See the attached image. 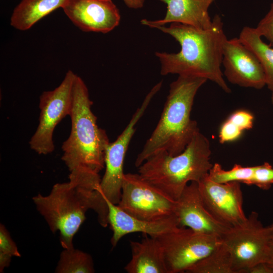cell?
I'll return each instance as SVG.
<instances>
[{
	"instance_id": "f1b7e54d",
	"label": "cell",
	"mask_w": 273,
	"mask_h": 273,
	"mask_svg": "<svg viewBox=\"0 0 273 273\" xmlns=\"http://www.w3.org/2000/svg\"><path fill=\"white\" fill-rule=\"evenodd\" d=\"M125 4L129 8L138 9L142 8L145 0H123Z\"/></svg>"
},
{
	"instance_id": "7c38bea8",
	"label": "cell",
	"mask_w": 273,
	"mask_h": 273,
	"mask_svg": "<svg viewBox=\"0 0 273 273\" xmlns=\"http://www.w3.org/2000/svg\"><path fill=\"white\" fill-rule=\"evenodd\" d=\"M222 65L224 75L232 84L256 89L266 85L265 75L259 61L239 38L225 40Z\"/></svg>"
},
{
	"instance_id": "30bf717a",
	"label": "cell",
	"mask_w": 273,
	"mask_h": 273,
	"mask_svg": "<svg viewBox=\"0 0 273 273\" xmlns=\"http://www.w3.org/2000/svg\"><path fill=\"white\" fill-rule=\"evenodd\" d=\"M162 82L154 85L133 114L130 121L117 139L109 143L105 154V171L98 190L104 199L117 205L121 195L124 161L130 142L135 131V126L144 114L154 96L160 89Z\"/></svg>"
},
{
	"instance_id": "ba28073f",
	"label": "cell",
	"mask_w": 273,
	"mask_h": 273,
	"mask_svg": "<svg viewBox=\"0 0 273 273\" xmlns=\"http://www.w3.org/2000/svg\"><path fill=\"white\" fill-rule=\"evenodd\" d=\"M76 76L72 70H68L58 86L44 91L40 96L39 123L29 143L30 148L38 154L47 155L55 149L53 132L60 122L70 114Z\"/></svg>"
},
{
	"instance_id": "484cf974",
	"label": "cell",
	"mask_w": 273,
	"mask_h": 273,
	"mask_svg": "<svg viewBox=\"0 0 273 273\" xmlns=\"http://www.w3.org/2000/svg\"><path fill=\"white\" fill-rule=\"evenodd\" d=\"M243 131L237 125L228 119L220 126L219 131V142L224 144L235 141L241 136Z\"/></svg>"
},
{
	"instance_id": "f546056e",
	"label": "cell",
	"mask_w": 273,
	"mask_h": 273,
	"mask_svg": "<svg viewBox=\"0 0 273 273\" xmlns=\"http://www.w3.org/2000/svg\"><path fill=\"white\" fill-rule=\"evenodd\" d=\"M273 269V238L270 243L268 253L266 262Z\"/></svg>"
},
{
	"instance_id": "2e32d148",
	"label": "cell",
	"mask_w": 273,
	"mask_h": 273,
	"mask_svg": "<svg viewBox=\"0 0 273 273\" xmlns=\"http://www.w3.org/2000/svg\"><path fill=\"white\" fill-rule=\"evenodd\" d=\"M167 5L165 17L157 20L141 21L142 24L156 28L168 23H179L200 29H206L212 25L208 9L215 0H159Z\"/></svg>"
},
{
	"instance_id": "d6986e66",
	"label": "cell",
	"mask_w": 273,
	"mask_h": 273,
	"mask_svg": "<svg viewBox=\"0 0 273 273\" xmlns=\"http://www.w3.org/2000/svg\"><path fill=\"white\" fill-rule=\"evenodd\" d=\"M257 57L265 73L266 85L273 92V48L264 42L255 28L244 27L238 37Z\"/></svg>"
},
{
	"instance_id": "5bb4252c",
	"label": "cell",
	"mask_w": 273,
	"mask_h": 273,
	"mask_svg": "<svg viewBox=\"0 0 273 273\" xmlns=\"http://www.w3.org/2000/svg\"><path fill=\"white\" fill-rule=\"evenodd\" d=\"M175 216L180 227L199 234L220 238L229 228L217 220L207 210L196 181L189 184L176 201Z\"/></svg>"
},
{
	"instance_id": "4316f807",
	"label": "cell",
	"mask_w": 273,
	"mask_h": 273,
	"mask_svg": "<svg viewBox=\"0 0 273 273\" xmlns=\"http://www.w3.org/2000/svg\"><path fill=\"white\" fill-rule=\"evenodd\" d=\"M228 119L243 131L250 129L253 126L254 116L246 110H237L233 113Z\"/></svg>"
},
{
	"instance_id": "603a6c76",
	"label": "cell",
	"mask_w": 273,
	"mask_h": 273,
	"mask_svg": "<svg viewBox=\"0 0 273 273\" xmlns=\"http://www.w3.org/2000/svg\"><path fill=\"white\" fill-rule=\"evenodd\" d=\"M12 256L20 257L17 246L11 235L2 223L0 224V272L10 265Z\"/></svg>"
},
{
	"instance_id": "6da1fadb",
	"label": "cell",
	"mask_w": 273,
	"mask_h": 273,
	"mask_svg": "<svg viewBox=\"0 0 273 273\" xmlns=\"http://www.w3.org/2000/svg\"><path fill=\"white\" fill-rule=\"evenodd\" d=\"M69 179L55 184L47 196L38 194L32 198L51 232H59L64 249L74 248L73 237L86 219L88 209L96 212L100 222L108 215L107 205L98 192L101 181L99 173L75 169L70 171Z\"/></svg>"
},
{
	"instance_id": "ac0fdd59",
	"label": "cell",
	"mask_w": 273,
	"mask_h": 273,
	"mask_svg": "<svg viewBox=\"0 0 273 273\" xmlns=\"http://www.w3.org/2000/svg\"><path fill=\"white\" fill-rule=\"evenodd\" d=\"M67 0H21L15 8L10 18L14 28L25 31L31 28L44 17L59 8Z\"/></svg>"
},
{
	"instance_id": "8992f818",
	"label": "cell",
	"mask_w": 273,
	"mask_h": 273,
	"mask_svg": "<svg viewBox=\"0 0 273 273\" xmlns=\"http://www.w3.org/2000/svg\"><path fill=\"white\" fill-rule=\"evenodd\" d=\"M231 255L234 273H246L254 265L265 262L273 231L264 226L259 215L252 211L243 222L229 227L220 237Z\"/></svg>"
},
{
	"instance_id": "4dcf8cb0",
	"label": "cell",
	"mask_w": 273,
	"mask_h": 273,
	"mask_svg": "<svg viewBox=\"0 0 273 273\" xmlns=\"http://www.w3.org/2000/svg\"><path fill=\"white\" fill-rule=\"evenodd\" d=\"M271 101L272 104L273 105V92H272V94H271Z\"/></svg>"
},
{
	"instance_id": "ffe728a7",
	"label": "cell",
	"mask_w": 273,
	"mask_h": 273,
	"mask_svg": "<svg viewBox=\"0 0 273 273\" xmlns=\"http://www.w3.org/2000/svg\"><path fill=\"white\" fill-rule=\"evenodd\" d=\"M188 273H234L231 255L221 243L207 256L188 268Z\"/></svg>"
},
{
	"instance_id": "cb8c5ba5",
	"label": "cell",
	"mask_w": 273,
	"mask_h": 273,
	"mask_svg": "<svg viewBox=\"0 0 273 273\" xmlns=\"http://www.w3.org/2000/svg\"><path fill=\"white\" fill-rule=\"evenodd\" d=\"M273 185V167L268 162L255 166L250 185L263 190H269Z\"/></svg>"
},
{
	"instance_id": "1f68e13d",
	"label": "cell",
	"mask_w": 273,
	"mask_h": 273,
	"mask_svg": "<svg viewBox=\"0 0 273 273\" xmlns=\"http://www.w3.org/2000/svg\"><path fill=\"white\" fill-rule=\"evenodd\" d=\"M270 225V226L271 228V229H272V231H273V222H272L270 225Z\"/></svg>"
},
{
	"instance_id": "9a60e30c",
	"label": "cell",
	"mask_w": 273,
	"mask_h": 273,
	"mask_svg": "<svg viewBox=\"0 0 273 273\" xmlns=\"http://www.w3.org/2000/svg\"><path fill=\"white\" fill-rule=\"evenodd\" d=\"M108 207V223L113 232L111 244L116 246L124 236L133 233H142L152 237H157L172 231L179 226L176 216L158 221H147L127 213L117 205L105 199Z\"/></svg>"
},
{
	"instance_id": "277c9868",
	"label": "cell",
	"mask_w": 273,
	"mask_h": 273,
	"mask_svg": "<svg viewBox=\"0 0 273 273\" xmlns=\"http://www.w3.org/2000/svg\"><path fill=\"white\" fill-rule=\"evenodd\" d=\"M87 86L77 75L73 86L70 135L62 146V160L70 171L87 169L99 173L105 167V154L109 144L108 135L97 125L92 111Z\"/></svg>"
},
{
	"instance_id": "4fadbf2b",
	"label": "cell",
	"mask_w": 273,
	"mask_h": 273,
	"mask_svg": "<svg viewBox=\"0 0 273 273\" xmlns=\"http://www.w3.org/2000/svg\"><path fill=\"white\" fill-rule=\"evenodd\" d=\"M62 8L72 23L84 32L107 33L121 19L112 0H67Z\"/></svg>"
},
{
	"instance_id": "3957f363",
	"label": "cell",
	"mask_w": 273,
	"mask_h": 273,
	"mask_svg": "<svg viewBox=\"0 0 273 273\" xmlns=\"http://www.w3.org/2000/svg\"><path fill=\"white\" fill-rule=\"evenodd\" d=\"M207 79L178 75L170 84L169 93L159 122L138 155L135 165L139 167L155 153L164 151L170 155L181 153L199 129L191 118L195 96Z\"/></svg>"
},
{
	"instance_id": "52a82bcc",
	"label": "cell",
	"mask_w": 273,
	"mask_h": 273,
	"mask_svg": "<svg viewBox=\"0 0 273 273\" xmlns=\"http://www.w3.org/2000/svg\"><path fill=\"white\" fill-rule=\"evenodd\" d=\"M130 215L158 221L175 216L176 201L145 180L139 173H124L117 204Z\"/></svg>"
},
{
	"instance_id": "7402d4cb",
	"label": "cell",
	"mask_w": 273,
	"mask_h": 273,
	"mask_svg": "<svg viewBox=\"0 0 273 273\" xmlns=\"http://www.w3.org/2000/svg\"><path fill=\"white\" fill-rule=\"evenodd\" d=\"M255 166L244 167L235 164L230 170H224L220 164L215 163L210 169L208 176L212 181L218 183L237 181L250 185Z\"/></svg>"
},
{
	"instance_id": "83f0119b",
	"label": "cell",
	"mask_w": 273,
	"mask_h": 273,
	"mask_svg": "<svg viewBox=\"0 0 273 273\" xmlns=\"http://www.w3.org/2000/svg\"><path fill=\"white\" fill-rule=\"evenodd\" d=\"M246 273H273V269L266 262H260L249 268Z\"/></svg>"
},
{
	"instance_id": "9c48e42d",
	"label": "cell",
	"mask_w": 273,
	"mask_h": 273,
	"mask_svg": "<svg viewBox=\"0 0 273 273\" xmlns=\"http://www.w3.org/2000/svg\"><path fill=\"white\" fill-rule=\"evenodd\" d=\"M156 238L163 248L168 273L186 272L221 243L218 237L197 233L180 226Z\"/></svg>"
},
{
	"instance_id": "7a4b0ae2",
	"label": "cell",
	"mask_w": 273,
	"mask_h": 273,
	"mask_svg": "<svg viewBox=\"0 0 273 273\" xmlns=\"http://www.w3.org/2000/svg\"><path fill=\"white\" fill-rule=\"evenodd\" d=\"M156 28L171 35L180 46L177 53H155L162 75L176 74L202 77L215 83L224 92H231L221 69L223 45L228 38L219 15L214 17L212 25L206 29L179 23Z\"/></svg>"
},
{
	"instance_id": "8fae6325",
	"label": "cell",
	"mask_w": 273,
	"mask_h": 273,
	"mask_svg": "<svg viewBox=\"0 0 273 273\" xmlns=\"http://www.w3.org/2000/svg\"><path fill=\"white\" fill-rule=\"evenodd\" d=\"M208 174L198 183L202 199L207 210L217 220L228 227L244 221L247 216L243 208V197L240 183H216L209 178Z\"/></svg>"
},
{
	"instance_id": "e0dca14e",
	"label": "cell",
	"mask_w": 273,
	"mask_h": 273,
	"mask_svg": "<svg viewBox=\"0 0 273 273\" xmlns=\"http://www.w3.org/2000/svg\"><path fill=\"white\" fill-rule=\"evenodd\" d=\"M130 241L131 257L124 267L128 273H168L163 248L156 237L147 235Z\"/></svg>"
},
{
	"instance_id": "44dd1931",
	"label": "cell",
	"mask_w": 273,
	"mask_h": 273,
	"mask_svg": "<svg viewBox=\"0 0 273 273\" xmlns=\"http://www.w3.org/2000/svg\"><path fill=\"white\" fill-rule=\"evenodd\" d=\"M95 272L92 256L82 251L64 249L55 269L57 273H93Z\"/></svg>"
},
{
	"instance_id": "d4e9b609",
	"label": "cell",
	"mask_w": 273,
	"mask_h": 273,
	"mask_svg": "<svg viewBox=\"0 0 273 273\" xmlns=\"http://www.w3.org/2000/svg\"><path fill=\"white\" fill-rule=\"evenodd\" d=\"M261 37H265L269 41V46L273 48V3L269 11L259 22L255 28Z\"/></svg>"
},
{
	"instance_id": "5b68a950",
	"label": "cell",
	"mask_w": 273,
	"mask_h": 273,
	"mask_svg": "<svg viewBox=\"0 0 273 273\" xmlns=\"http://www.w3.org/2000/svg\"><path fill=\"white\" fill-rule=\"evenodd\" d=\"M208 139L197 132L185 149L171 156L158 152L139 167L138 173L147 181L176 201L189 183H198L213 164Z\"/></svg>"
}]
</instances>
